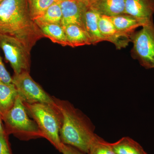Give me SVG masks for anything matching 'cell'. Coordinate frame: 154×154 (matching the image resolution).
Segmentation results:
<instances>
[{"instance_id": "6da1fadb", "label": "cell", "mask_w": 154, "mask_h": 154, "mask_svg": "<svg viewBox=\"0 0 154 154\" xmlns=\"http://www.w3.org/2000/svg\"><path fill=\"white\" fill-rule=\"evenodd\" d=\"M0 34L17 38L30 51L44 37L31 18L25 0H4L0 4Z\"/></svg>"}, {"instance_id": "7a4b0ae2", "label": "cell", "mask_w": 154, "mask_h": 154, "mask_svg": "<svg viewBox=\"0 0 154 154\" xmlns=\"http://www.w3.org/2000/svg\"><path fill=\"white\" fill-rule=\"evenodd\" d=\"M53 98L63 116L60 132L62 143L88 154L96 135L95 126L85 114L68 101Z\"/></svg>"}, {"instance_id": "3957f363", "label": "cell", "mask_w": 154, "mask_h": 154, "mask_svg": "<svg viewBox=\"0 0 154 154\" xmlns=\"http://www.w3.org/2000/svg\"><path fill=\"white\" fill-rule=\"evenodd\" d=\"M24 104L30 117L33 118L39 128L42 137L49 141L60 152L63 143L60 132L63 116L56 103L55 105L42 103Z\"/></svg>"}, {"instance_id": "277c9868", "label": "cell", "mask_w": 154, "mask_h": 154, "mask_svg": "<svg viewBox=\"0 0 154 154\" xmlns=\"http://www.w3.org/2000/svg\"><path fill=\"white\" fill-rule=\"evenodd\" d=\"M6 133L13 134L21 140L42 137L36 122L31 119L24 102L19 96L15 104L2 117Z\"/></svg>"}, {"instance_id": "5b68a950", "label": "cell", "mask_w": 154, "mask_h": 154, "mask_svg": "<svg viewBox=\"0 0 154 154\" xmlns=\"http://www.w3.org/2000/svg\"><path fill=\"white\" fill-rule=\"evenodd\" d=\"M132 54L146 69L154 68V25L151 20L139 31L133 33Z\"/></svg>"}, {"instance_id": "8992f818", "label": "cell", "mask_w": 154, "mask_h": 154, "mask_svg": "<svg viewBox=\"0 0 154 154\" xmlns=\"http://www.w3.org/2000/svg\"><path fill=\"white\" fill-rule=\"evenodd\" d=\"M0 48L11 64L14 74L30 72V51L22 42L12 36L0 34Z\"/></svg>"}, {"instance_id": "52a82bcc", "label": "cell", "mask_w": 154, "mask_h": 154, "mask_svg": "<svg viewBox=\"0 0 154 154\" xmlns=\"http://www.w3.org/2000/svg\"><path fill=\"white\" fill-rule=\"evenodd\" d=\"M12 79L18 96L24 103H42L55 105L53 97L48 95L41 86L32 79L29 72L14 74Z\"/></svg>"}, {"instance_id": "ba28073f", "label": "cell", "mask_w": 154, "mask_h": 154, "mask_svg": "<svg viewBox=\"0 0 154 154\" xmlns=\"http://www.w3.org/2000/svg\"><path fill=\"white\" fill-rule=\"evenodd\" d=\"M100 33L105 41L113 43L117 49L125 48L131 41V36L119 31L110 17L100 15L98 21Z\"/></svg>"}, {"instance_id": "9c48e42d", "label": "cell", "mask_w": 154, "mask_h": 154, "mask_svg": "<svg viewBox=\"0 0 154 154\" xmlns=\"http://www.w3.org/2000/svg\"><path fill=\"white\" fill-rule=\"evenodd\" d=\"M60 5L62 13L61 25L63 27L74 24L83 27L87 3L78 0H66L60 2Z\"/></svg>"}, {"instance_id": "30bf717a", "label": "cell", "mask_w": 154, "mask_h": 154, "mask_svg": "<svg viewBox=\"0 0 154 154\" xmlns=\"http://www.w3.org/2000/svg\"><path fill=\"white\" fill-rule=\"evenodd\" d=\"M154 13V0H125L124 14L148 22Z\"/></svg>"}, {"instance_id": "8fae6325", "label": "cell", "mask_w": 154, "mask_h": 154, "mask_svg": "<svg viewBox=\"0 0 154 154\" xmlns=\"http://www.w3.org/2000/svg\"><path fill=\"white\" fill-rule=\"evenodd\" d=\"M100 14L90 6H87L84 14L83 28L88 33L92 44L105 41L99 27L98 21Z\"/></svg>"}, {"instance_id": "7c38bea8", "label": "cell", "mask_w": 154, "mask_h": 154, "mask_svg": "<svg viewBox=\"0 0 154 154\" xmlns=\"http://www.w3.org/2000/svg\"><path fill=\"white\" fill-rule=\"evenodd\" d=\"M88 6L101 15L114 17L124 14L125 0H93Z\"/></svg>"}, {"instance_id": "4fadbf2b", "label": "cell", "mask_w": 154, "mask_h": 154, "mask_svg": "<svg viewBox=\"0 0 154 154\" xmlns=\"http://www.w3.org/2000/svg\"><path fill=\"white\" fill-rule=\"evenodd\" d=\"M110 18L119 31L131 36L137 28L143 27L149 22H145L125 14L110 17Z\"/></svg>"}, {"instance_id": "5bb4252c", "label": "cell", "mask_w": 154, "mask_h": 154, "mask_svg": "<svg viewBox=\"0 0 154 154\" xmlns=\"http://www.w3.org/2000/svg\"><path fill=\"white\" fill-rule=\"evenodd\" d=\"M63 28L69 46L75 48L92 45L88 33L82 26L70 24Z\"/></svg>"}, {"instance_id": "9a60e30c", "label": "cell", "mask_w": 154, "mask_h": 154, "mask_svg": "<svg viewBox=\"0 0 154 154\" xmlns=\"http://www.w3.org/2000/svg\"><path fill=\"white\" fill-rule=\"evenodd\" d=\"M44 37L49 38L52 42L63 46H68L63 27L60 24L35 22Z\"/></svg>"}, {"instance_id": "2e32d148", "label": "cell", "mask_w": 154, "mask_h": 154, "mask_svg": "<svg viewBox=\"0 0 154 154\" xmlns=\"http://www.w3.org/2000/svg\"><path fill=\"white\" fill-rule=\"evenodd\" d=\"M18 96L14 84L0 82V114L2 117L14 106Z\"/></svg>"}, {"instance_id": "e0dca14e", "label": "cell", "mask_w": 154, "mask_h": 154, "mask_svg": "<svg viewBox=\"0 0 154 154\" xmlns=\"http://www.w3.org/2000/svg\"><path fill=\"white\" fill-rule=\"evenodd\" d=\"M111 145L116 154H148L139 143L128 137Z\"/></svg>"}, {"instance_id": "ac0fdd59", "label": "cell", "mask_w": 154, "mask_h": 154, "mask_svg": "<svg viewBox=\"0 0 154 154\" xmlns=\"http://www.w3.org/2000/svg\"><path fill=\"white\" fill-rule=\"evenodd\" d=\"M59 2L58 0H28L31 18L34 21L40 18L51 6Z\"/></svg>"}, {"instance_id": "d6986e66", "label": "cell", "mask_w": 154, "mask_h": 154, "mask_svg": "<svg viewBox=\"0 0 154 154\" xmlns=\"http://www.w3.org/2000/svg\"><path fill=\"white\" fill-rule=\"evenodd\" d=\"M62 18V13L60 2H59L53 4L41 17L35 20L34 22L61 25Z\"/></svg>"}, {"instance_id": "ffe728a7", "label": "cell", "mask_w": 154, "mask_h": 154, "mask_svg": "<svg viewBox=\"0 0 154 154\" xmlns=\"http://www.w3.org/2000/svg\"><path fill=\"white\" fill-rule=\"evenodd\" d=\"M88 154H116L111 143L96 134Z\"/></svg>"}, {"instance_id": "44dd1931", "label": "cell", "mask_w": 154, "mask_h": 154, "mask_svg": "<svg viewBox=\"0 0 154 154\" xmlns=\"http://www.w3.org/2000/svg\"><path fill=\"white\" fill-rule=\"evenodd\" d=\"M7 134H0V154H13Z\"/></svg>"}, {"instance_id": "7402d4cb", "label": "cell", "mask_w": 154, "mask_h": 154, "mask_svg": "<svg viewBox=\"0 0 154 154\" xmlns=\"http://www.w3.org/2000/svg\"><path fill=\"white\" fill-rule=\"evenodd\" d=\"M0 82L7 84H13L12 77L6 69L0 55Z\"/></svg>"}, {"instance_id": "603a6c76", "label": "cell", "mask_w": 154, "mask_h": 154, "mask_svg": "<svg viewBox=\"0 0 154 154\" xmlns=\"http://www.w3.org/2000/svg\"><path fill=\"white\" fill-rule=\"evenodd\" d=\"M60 152L63 154H86L72 146L62 143Z\"/></svg>"}, {"instance_id": "cb8c5ba5", "label": "cell", "mask_w": 154, "mask_h": 154, "mask_svg": "<svg viewBox=\"0 0 154 154\" xmlns=\"http://www.w3.org/2000/svg\"><path fill=\"white\" fill-rule=\"evenodd\" d=\"M6 133L4 122H3L2 117L0 114V134H5Z\"/></svg>"}, {"instance_id": "d4e9b609", "label": "cell", "mask_w": 154, "mask_h": 154, "mask_svg": "<svg viewBox=\"0 0 154 154\" xmlns=\"http://www.w3.org/2000/svg\"><path fill=\"white\" fill-rule=\"evenodd\" d=\"M78 1H82V2H84L88 4V5L93 0H78Z\"/></svg>"}, {"instance_id": "484cf974", "label": "cell", "mask_w": 154, "mask_h": 154, "mask_svg": "<svg viewBox=\"0 0 154 154\" xmlns=\"http://www.w3.org/2000/svg\"><path fill=\"white\" fill-rule=\"evenodd\" d=\"M59 2H63V1H66V0H58Z\"/></svg>"}, {"instance_id": "4316f807", "label": "cell", "mask_w": 154, "mask_h": 154, "mask_svg": "<svg viewBox=\"0 0 154 154\" xmlns=\"http://www.w3.org/2000/svg\"><path fill=\"white\" fill-rule=\"evenodd\" d=\"M3 1H4V0H0V4H1Z\"/></svg>"}]
</instances>
